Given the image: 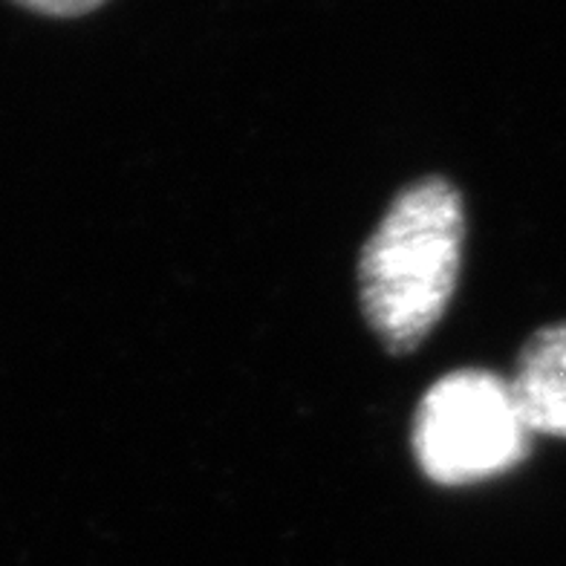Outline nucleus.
<instances>
[{"instance_id": "obj_4", "label": "nucleus", "mask_w": 566, "mask_h": 566, "mask_svg": "<svg viewBox=\"0 0 566 566\" xmlns=\"http://www.w3.org/2000/svg\"><path fill=\"white\" fill-rule=\"evenodd\" d=\"M23 12L41 18H55V21H73V18H84L107 7L111 0H9Z\"/></svg>"}, {"instance_id": "obj_1", "label": "nucleus", "mask_w": 566, "mask_h": 566, "mask_svg": "<svg viewBox=\"0 0 566 566\" xmlns=\"http://www.w3.org/2000/svg\"><path fill=\"white\" fill-rule=\"evenodd\" d=\"M465 247V202L446 177L394 197L358 258V298L385 350L405 356L431 336L454 298Z\"/></svg>"}, {"instance_id": "obj_2", "label": "nucleus", "mask_w": 566, "mask_h": 566, "mask_svg": "<svg viewBox=\"0 0 566 566\" xmlns=\"http://www.w3.org/2000/svg\"><path fill=\"white\" fill-rule=\"evenodd\" d=\"M410 446L431 483L471 485L517 469L530 457L532 433L506 376L460 367L424 390Z\"/></svg>"}, {"instance_id": "obj_3", "label": "nucleus", "mask_w": 566, "mask_h": 566, "mask_svg": "<svg viewBox=\"0 0 566 566\" xmlns=\"http://www.w3.org/2000/svg\"><path fill=\"white\" fill-rule=\"evenodd\" d=\"M509 381L532 437L566 440V321L537 327L523 342Z\"/></svg>"}]
</instances>
